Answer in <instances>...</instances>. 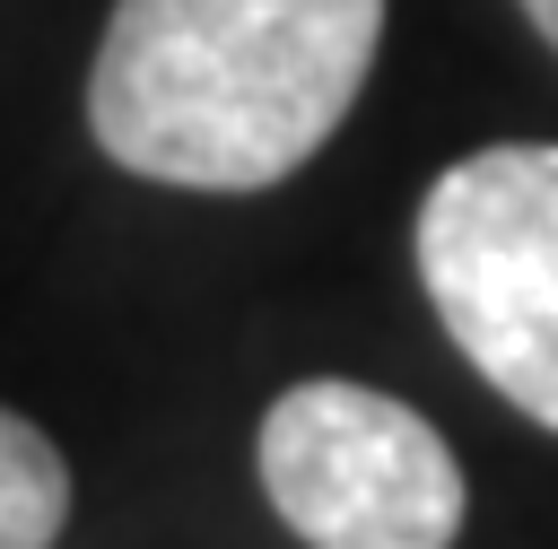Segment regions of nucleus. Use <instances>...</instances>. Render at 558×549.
Returning a JSON list of instances; mask_svg holds the SVG:
<instances>
[{
  "label": "nucleus",
  "mask_w": 558,
  "mask_h": 549,
  "mask_svg": "<svg viewBox=\"0 0 558 549\" xmlns=\"http://www.w3.org/2000/svg\"><path fill=\"white\" fill-rule=\"evenodd\" d=\"M384 44V0H113L87 139L174 192H270L323 157Z\"/></svg>",
  "instance_id": "f257e3e1"
},
{
  "label": "nucleus",
  "mask_w": 558,
  "mask_h": 549,
  "mask_svg": "<svg viewBox=\"0 0 558 549\" xmlns=\"http://www.w3.org/2000/svg\"><path fill=\"white\" fill-rule=\"evenodd\" d=\"M410 253L471 375L558 436V148L488 139L453 157L418 200Z\"/></svg>",
  "instance_id": "f03ea898"
},
{
  "label": "nucleus",
  "mask_w": 558,
  "mask_h": 549,
  "mask_svg": "<svg viewBox=\"0 0 558 549\" xmlns=\"http://www.w3.org/2000/svg\"><path fill=\"white\" fill-rule=\"evenodd\" d=\"M253 471L305 549H453L471 505L453 444L410 401L349 375L288 383L262 410Z\"/></svg>",
  "instance_id": "7ed1b4c3"
},
{
  "label": "nucleus",
  "mask_w": 558,
  "mask_h": 549,
  "mask_svg": "<svg viewBox=\"0 0 558 549\" xmlns=\"http://www.w3.org/2000/svg\"><path fill=\"white\" fill-rule=\"evenodd\" d=\"M61 523H70V462H61V444L35 418L0 410V549H52Z\"/></svg>",
  "instance_id": "20e7f679"
},
{
  "label": "nucleus",
  "mask_w": 558,
  "mask_h": 549,
  "mask_svg": "<svg viewBox=\"0 0 558 549\" xmlns=\"http://www.w3.org/2000/svg\"><path fill=\"white\" fill-rule=\"evenodd\" d=\"M523 17H532V35L558 52V0H523Z\"/></svg>",
  "instance_id": "39448f33"
}]
</instances>
